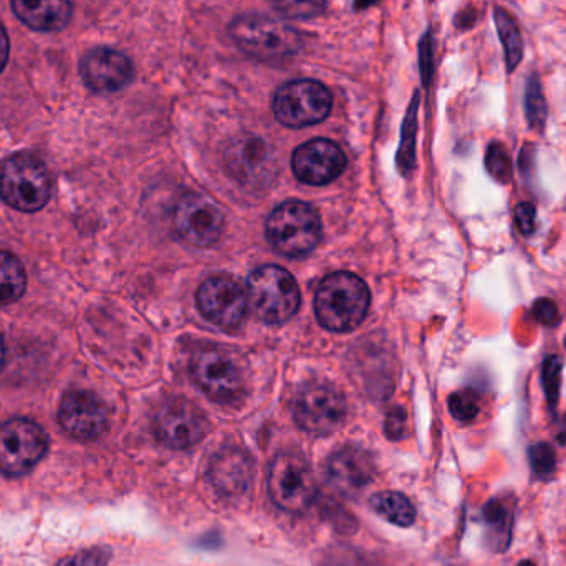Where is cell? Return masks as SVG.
<instances>
[{"label":"cell","mask_w":566,"mask_h":566,"mask_svg":"<svg viewBox=\"0 0 566 566\" xmlns=\"http://www.w3.org/2000/svg\"><path fill=\"white\" fill-rule=\"evenodd\" d=\"M229 33L245 55L269 65L289 62L303 45L302 35L289 23L258 13L232 20Z\"/></svg>","instance_id":"6da1fadb"},{"label":"cell","mask_w":566,"mask_h":566,"mask_svg":"<svg viewBox=\"0 0 566 566\" xmlns=\"http://www.w3.org/2000/svg\"><path fill=\"white\" fill-rule=\"evenodd\" d=\"M368 308V286L349 272L329 274L316 290V318L329 332H352L365 319Z\"/></svg>","instance_id":"7a4b0ae2"},{"label":"cell","mask_w":566,"mask_h":566,"mask_svg":"<svg viewBox=\"0 0 566 566\" xmlns=\"http://www.w3.org/2000/svg\"><path fill=\"white\" fill-rule=\"evenodd\" d=\"M0 198L17 211H40L50 199L45 165L29 153L10 156L0 165Z\"/></svg>","instance_id":"3957f363"},{"label":"cell","mask_w":566,"mask_h":566,"mask_svg":"<svg viewBox=\"0 0 566 566\" xmlns=\"http://www.w3.org/2000/svg\"><path fill=\"white\" fill-rule=\"evenodd\" d=\"M268 238L275 251L286 258H302L319 244L322 221L305 202H283L269 218Z\"/></svg>","instance_id":"277c9868"},{"label":"cell","mask_w":566,"mask_h":566,"mask_svg":"<svg viewBox=\"0 0 566 566\" xmlns=\"http://www.w3.org/2000/svg\"><path fill=\"white\" fill-rule=\"evenodd\" d=\"M248 303L259 318L277 325L292 318L298 310V285L285 269L265 265L249 277Z\"/></svg>","instance_id":"5b68a950"},{"label":"cell","mask_w":566,"mask_h":566,"mask_svg":"<svg viewBox=\"0 0 566 566\" xmlns=\"http://www.w3.org/2000/svg\"><path fill=\"white\" fill-rule=\"evenodd\" d=\"M269 494L272 501L290 514H302L315 501L316 482L303 455L282 452L269 471Z\"/></svg>","instance_id":"8992f818"},{"label":"cell","mask_w":566,"mask_h":566,"mask_svg":"<svg viewBox=\"0 0 566 566\" xmlns=\"http://www.w3.org/2000/svg\"><path fill=\"white\" fill-rule=\"evenodd\" d=\"M191 375L201 391L219 405L238 401L244 391V371L226 349H199L192 356Z\"/></svg>","instance_id":"52a82bcc"},{"label":"cell","mask_w":566,"mask_h":566,"mask_svg":"<svg viewBox=\"0 0 566 566\" xmlns=\"http://www.w3.org/2000/svg\"><path fill=\"white\" fill-rule=\"evenodd\" d=\"M329 90L315 80H293L274 96V115L286 128H305L322 123L332 112Z\"/></svg>","instance_id":"ba28073f"},{"label":"cell","mask_w":566,"mask_h":566,"mask_svg":"<svg viewBox=\"0 0 566 566\" xmlns=\"http://www.w3.org/2000/svg\"><path fill=\"white\" fill-rule=\"evenodd\" d=\"M49 438L35 422L10 419L0 426V472L10 478L29 474L46 454Z\"/></svg>","instance_id":"9c48e42d"},{"label":"cell","mask_w":566,"mask_h":566,"mask_svg":"<svg viewBox=\"0 0 566 566\" xmlns=\"http://www.w3.org/2000/svg\"><path fill=\"white\" fill-rule=\"evenodd\" d=\"M293 416L303 431L315 436L329 434L345 421V398L338 389L325 382L306 385L296 395Z\"/></svg>","instance_id":"30bf717a"},{"label":"cell","mask_w":566,"mask_h":566,"mask_svg":"<svg viewBox=\"0 0 566 566\" xmlns=\"http://www.w3.org/2000/svg\"><path fill=\"white\" fill-rule=\"evenodd\" d=\"M208 419L201 409L186 399H172L161 406L155 418V434L169 449H188L208 434Z\"/></svg>","instance_id":"8fae6325"},{"label":"cell","mask_w":566,"mask_h":566,"mask_svg":"<svg viewBox=\"0 0 566 566\" xmlns=\"http://www.w3.org/2000/svg\"><path fill=\"white\" fill-rule=\"evenodd\" d=\"M196 300L202 316L226 332L239 328L248 313V295L234 279L226 275L202 283Z\"/></svg>","instance_id":"7c38bea8"},{"label":"cell","mask_w":566,"mask_h":566,"mask_svg":"<svg viewBox=\"0 0 566 566\" xmlns=\"http://www.w3.org/2000/svg\"><path fill=\"white\" fill-rule=\"evenodd\" d=\"M175 228L188 244L211 248L221 238L224 216L208 196L186 195L176 206Z\"/></svg>","instance_id":"4fadbf2b"},{"label":"cell","mask_w":566,"mask_h":566,"mask_svg":"<svg viewBox=\"0 0 566 566\" xmlns=\"http://www.w3.org/2000/svg\"><path fill=\"white\" fill-rule=\"evenodd\" d=\"M345 168V153L329 139H312L293 153V175L305 185H328L335 181Z\"/></svg>","instance_id":"5bb4252c"},{"label":"cell","mask_w":566,"mask_h":566,"mask_svg":"<svg viewBox=\"0 0 566 566\" xmlns=\"http://www.w3.org/2000/svg\"><path fill=\"white\" fill-rule=\"evenodd\" d=\"M59 422L72 438L92 441L108 428V409L93 392L72 391L60 405Z\"/></svg>","instance_id":"9a60e30c"},{"label":"cell","mask_w":566,"mask_h":566,"mask_svg":"<svg viewBox=\"0 0 566 566\" xmlns=\"http://www.w3.org/2000/svg\"><path fill=\"white\" fill-rule=\"evenodd\" d=\"M83 82L96 93H115L132 83L135 76L132 60L118 50H90L80 63Z\"/></svg>","instance_id":"2e32d148"},{"label":"cell","mask_w":566,"mask_h":566,"mask_svg":"<svg viewBox=\"0 0 566 566\" xmlns=\"http://www.w3.org/2000/svg\"><path fill=\"white\" fill-rule=\"evenodd\" d=\"M229 172L245 186H262L271 181V153L262 139L244 138L226 155Z\"/></svg>","instance_id":"e0dca14e"},{"label":"cell","mask_w":566,"mask_h":566,"mask_svg":"<svg viewBox=\"0 0 566 566\" xmlns=\"http://www.w3.org/2000/svg\"><path fill=\"white\" fill-rule=\"evenodd\" d=\"M252 461L241 449H222L209 465V481L219 494L226 497L242 495L251 488Z\"/></svg>","instance_id":"ac0fdd59"},{"label":"cell","mask_w":566,"mask_h":566,"mask_svg":"<svg viewBox=\"0 0 566 566\" xmlns=\"http://www.w3.org/2000/svg\"><path fill=\"white\" fill-rule=\"evenodd\" d=\"M326 472L332 484L339 491H361L375 478V462L368 452L353 446L336 451L326 462Z\"/></svg>","instance_id":"d6986e66"},{"label":"cell","mask_w":566,"mask_h":566,"mask_svg":"<svg viewBox=\"0 0 566 566\" xmlns=\"http://www.w3.org/2000/svg\"><path fill=\"white\" fill-rule=\"evenodd\" d=\"M12 9L25 25L40 32L65 29L72 17L70 0H12Z\"/></svg>","instance_id":"ffe728a7"},{"label":"cell","mask_w":566,"mask_h":566,"mask_svg":"<svg viewBox=\"0 0 566 566\" xmlns=\"http://www.w3.org/2000/svg\"><path fill=\"white\" fill-rule=\"evenodd\" d=\"M482 518L488 531L489 547L497 554L507 551L514 532V504L504 499H494L485 504Z\"/></svg>","instance_id":"44dd1931"},{"label":"cell","mask_w":566,"mask_h":566,"mask_svg":"<svg viewBox=\"0 0 566 566\" xmlns=\"http://www.w3.org/2000/svg\"><path fill=\"white\" fill-rule=\"evenodd\" d=\"M369 505L379 517L398 525V527H411L415 524V505L399 492H379V494L373 495Z\"/></svg>","instance_id":"7402d4cb"},{"label":"cell","mask_w":566,"mask_h":566,"mask_svg":"<svg viewBox=\"0 0 566 566\" xmlns=\"http://www.w3.org/2000/svg\"><path fill=\"white\" fill-rule=\"evenodd\" d=\"M27 275L22 262L0 251V306L17 302L25 292Z\"/></svg>","instance_id":"603a6c76"},{"label":"cell","mask_w":566,"mask_h":566,"mask_svg":"<svg viewBox=\"0 0 566 566\" xmlns=\"http://www.w3.org/2000/svg\"><path fill=\"white\" fill-rule=\"evenodd\" d=\"M495 22H497L499 35H501L502 43H504L509 72H512V70L517 69L522 55H524V40H522L517 23L505 10H495Z\"/></svg>","instance_id":"cb8c5ba5"},{"label":"cell","mask_w":566,"mask_h":566,"mask_svg":"<svg viewBox=\"0 0 566 566\" xmlns=\"http://www.w3.org/2000/svg\"><path fill=\"white\" fill-rule=\"evenodd\" d=\"M286 19H313L325 10L326 0H271Z\"/></svg>","instance_id":"d4e9b609"},{"label":"cell","mask_w":566,"mask_h":566,"mask_svg":"<svg viewBox=\"0 0 566 566\" xmlns=\"http://www.w3.org/2000/svg\"><path fill=\"white\" fill-rule=\"evenodd\" d=\"M479 409H481V406H479L478 395L471 389L454 392L449 398V411L458 421H472V419L478 418Z\"/></svg>","instance_id":"484cf974"},{"label":"cell","mask_w":566,"mask_h":566,"mask_svg":"<svg viewBox=\"0 0 566 566\" xmlns=\"http://www.w3.org/2000/svg\"><path fill=\"white\" fill-rule=\"evenodd\" d=\"M528 458H531L532 471H534L537 478L545 481V479H551L555 474L557 458H555V451L552 449V446L545 444V442L532 446L531 451H528Z\"/></svg>","instance_id":"4316f807"},{"label":"cell","mask_w":566,"mask_h":566,"mask_svg":"<svg viewBox=\"0 0 566 566\" xmlns=\"http://www.w3.org/2000/svg\"><path fill=\"white\" fill-rule=\"evenodd\" d=\"M488 169L495 179L499 181L507 182L512 176V163L511 158H509L507 151H505L504 146L494 145L489 148L488 153Z\"/></svg>","instance_id":"83f0119b"},{"label":"cell","mask_w":566,"mask_h":566,"mask_svg":"<svg viewBox=\"0 0 566 566\" xmlns=\"http://www.w3.org/2000/svg\"><path fill=\"white\" fill-rule=\"evenodd\" d=\"M527 115L532 125H544L545 99L537 80H532L527 86Z\"/></svg>","instance_id":"f1b7e54d"},{"label":"cell","mask_w":566,"mask_h":566,"mask_svg":"<svg viewBox=\"0 0 566 566\" xmlns=\"http://www.w3.org/2000/svg\"><path fill=\"white\" fill-rule=\"evenodd\" d=\"M562 376V359L558 356H552L545 361L544 365V386L545 392H547L548 399L552 405L557 402L558 398V386H560Z\"/></svg>","instance_id":"f546056e"},{"label":"cell","mask_w":566,"mask_h":566,"mask_svg":"<svg viewBox=\"0 0 566 566\" xmlns=\"http://www.w3.org/2000/svg\"><path fill=\"white\" fill-rule=\"evenodd\" d=\"M109 554L105 548H90L65 558L59 566H105Z\"/></svg>","instance_id":"4dcf8cb0"},{"label":"cell","mask_w":566,"mask_h":566,"mask_svg":"<svg viewBox=\"0 0 566 566\" xmlns=\"http://www.w3.org/2000/svg\"><path fill=\"white\" fill-rule=\"evenodd\" d=\"M535 221H537V211H535L534 206L528 205V202H521L515 208V224H517L522 234H532L535 231Z\"/></svg>","instance_id":"1f68e13d"},{"label":"cell","mask_w":566,"mask_h":566,"mask_svg":"<svg viewBox=\"0 0 566 566\" xmlns=\"http://www.w3.org/2000/svg\"><path fill=\"white\" fill-rule=\"evenodd\" d=\"M386 436L392 441H398L405 436L406 429V412L402 411L401 408H392L391 411L388 412V418H386Z\"/></svg>","instance_id":"d6a6232c"},{"label":"cell","mask_w":566,"mask_h":566,"mask_svg":"<svg viewBox=\"0 0 566 566\" xmlns=\"http://www.w3.org/2000/svg\"><path fill=\"white\" fill-rule=\"evenodd\" d=\"M534 313L538 322L545 323V325H557L558 310L551 300H538L535 303Z\"/></svg>","instance_id":"836d02e7"},{"label":"cell","mask_w":566,"mask_h":566,"mask_svg":"<svg viewBox=\"0 0 566 566\" xmlns=\"http://www.w3.org/2000/svg\"><path fill=\"white\" fill-rule=\"evenodd\" d=\"M7 60H9V39L6 30L0 25V72L6 69Z\"/></svg>","instance_id":"e575fe53"},{"label":"cell","mask_w":566,"mask_h":566,"mask_svg":"<svg viewBox=\"0 0 566 566\" xmlns=\"http://www.w3.org/2000/svg\"><path fill=\"white\" fill-rule=\"evenodd\" d=\"M3 359H6V346H3V339L0 336V369H2Z\"/></svg>","instance_id":"d590c367"},{"label":"cell","mask_w":566,"mask_h":566,"mask_svg":"<svg viewBox=\"0 0 566 566\" xmlns=\"http://www.w3.org/2000/svg\"><path fill=\"white\" fill-rule=\"evenodd\" d=\"M565 346H566V339H565Z\"/></svg>","instance_id":"8d00e7d4"}]
</instances>
